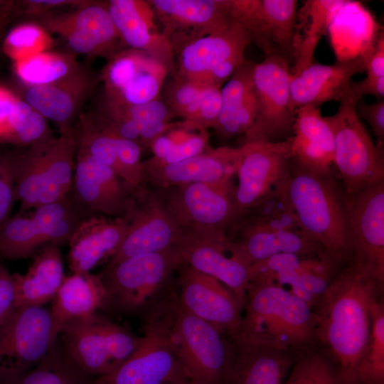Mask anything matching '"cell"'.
Returning <instances> with one entry per match:
<instances>
[{
    "label": "cell",
    "instance_id": "obj_1",
    "mask_svg": "<svg viewBox=\"0 0 384 384\" xmlns=\"http://www.w3.org/2000/svg\"><path fill=\"white\" fill-rule=\"evenodd\" d=\"M384 287L353 265L346 266L329 287L315 309V349L343 384H358L357 371L372 326V305Z\"/></svg>",
    "mask_w": 384,
    "mask_h": 384
},
{
    "label": "cell",
    "instance_id": "obj_2",
    "mask_svg": "<svg viewBox=\"0 0 384 384\" xmlns=\"http://www.w3.org/2000/svg\"><path fill=\"white\" fill-rule=\"evenodd\" d=\"M169 343L197 384H228L235 353L234 337L226 336L189 312L177 289L144 319Z\"/></svg>",
    "mask_w": 384,
    "mask_h": 384
},
{
    "label": "cell",
    "instance_id": "obj_3",
    "mask_svg": "<svg viewBox=\"0 0 384 384\" xmlns=\"http://www.w3.org/2000/svg\"><path fill=\"white\" fill-rule=\"evenodd\" d=\"M291 205L302 233L344 265L352 262L346 196L331 175L291 157L285 177Z\"/></svg>",
    "mask_w": 384,
    "mask_h": 384
},
{
    "label": "cell",
    "instance_id": "obj_4",
    "mask_svg": "<svg viewBox=\"0 0 384 384\" xmlns=\"http://www.w3.org/2000/svg\"><path fill=\"white\" fill-rule=\"evenodd\" d=\"M315 324L304 300L268 282H248L240 334L299 355L315 349Z\"/></svg>",
    "mask_w": 384,
    "mask_h": 384
},
{
    "label": "cell",
    "instance_id": "obj_5",
    "mask_svg": "<svg viewBox=\"0 0 384 384\" xmlns=\"http://www.w3.org/2000/svg\"><path fill=\"white\" fill-rule=\"evenodd\" d=\"M182 262L175 247L107 265L100 275L106 292L102 307L144 319L176 289L172 276Z\"/></svg>",
    "mask_w": 384,
    "mask_h": 384
},
{
    "label": "cell",
    "instance_id": "obj_6",
    "mask_svg": "<svg viewBox=\"0 0 384 384\" xmlns=\"http://www.w3.org/2000/svg\"><path fill=\"white\" fill-rule=\"evenodd\" d=\"M59 338L68 359L94 378L110 373L130 358L143 336L95 313L65 324Z\"/></svg>",
    "mask_w": 384,
    "mask_h": 384
},
{
    "label": "cell",
    "instance_id": "obj_7",
    "mask_svg": "<svg viewBox=\"0 0 384 384\" xmlns=\"http://www.w3.org/2000/svg\"><path fill=\"white\" fill-rule=\"evenodd\" d=\"M251 38L233 20L228 24L188 38L173 48L176 76L221 87L245 61Z\"/></svg>",
    "mask_w": 384,
    "mask_h": 384
},
{
    "label": "cell",
    "instance_id": "obj_8",
    "mask_svg": "<svg viewBox=\"0 0 384 384\" xmlns=\"http://www.w3.org/2000/svg\"><path fill=\"white\" fill-rule=\"evenodd\" d=\"M356 103L346 96L335 114L324 117L334 139L333 164L346 196L384 180V143L374 142L356 112Z\"/></svg>",
    "mask_w": 384,
    "mask_h": 384
},
{
    "label": "cell",
    "instance_id": "obj_9",
    "mask_svg": "<svg viewBox=\"0 0 384 384\" xmlns=\"http://www.w3.org/2000/svg\"><path fill=\"white\" fill-rule=\"evenodd\" d=\"M59 334L50 309L17 308L0 327V384H16L55 348Z\"/></svg>",
    "mask_w": 384,
    "mask_h": 384
},
{
    "label": "cell",
    "instance_id": "obj_10",
    "mask_svg": "<svg viewBox=\"0 0 384 384\" xmlns=\"http://www.w3.org/2000/svg\"><path fill=\"white\" fill-rule=\"evenodd\" d=\"M161 190L164 206L186 233L226 236L238 219L231 185L194 183Z\"/></svg>",
    "mask_w": 384,
    "mask_h": 384
},
{
    "label": "cell",
    "instance_id": "obj_11",
    "mask_svg": "<svg viewBox=\"0 0 384 384\" xmlns=\"http://www.w3.org/2000/svg\"><path fill=\"white\" fill-rule=\"evenodd\" d=\"M290 78L288 60L281 55H269L254 63L256 114L244 142H278L292 137L295 112L290 104Z\"/></svg>",
    "mask_w": 384,
    "mask_h": 384
},
{
    "label": "cell",
    "instance_id": "obj_12",
    "mask_svg": "<svg viewBox=\"0 0 384 384\" xmlns=\"http://www.w3.org/2000/svg\"><path fill=\"white\" fill-rule=\"evenodd\" d=\"M346 196L351 264L384 287V180Z\"/></svg>",
    "mask_w": 384,
    "mask_h": 384
},
{
    "label": "cell",
    "instance_id": "obj_13",
    "mask_svg": "<svg viewBox=\"0 0 384 384\" xmlns=\"http://www.w3.org/2000/svg\"><path fill=\"white\" fill-rule=\"evenodd\" d=\"M50 34L63 38L75 53L109 59L121 50L120 36L105 3L85 1L71 11L35 18Z\"/></svg>",
    "mask_w": 384,
    "mask_h": 384
},
{
    "label": "cell",
    "instance_id": "obj_14",
    "mask_svg": "<svg viewBox=\"0 0 384 384\" xmlns=\"http://www.w3.org/2000/svg\"><path fill=\"white\" fill-rule=\"evenodd\" d=\"M170 70L151 55L124 49L111 56L102 72L105 99L122 105H141L161 98Z\"/></svg>",
    "mask_w": 384,
    "mask_h": 384
},
{
    "label": "cell",
    "instance_id": "obj_15",
    "mask_svg": "<svg viewBox=\"0 0 384 384\" xmlns=\"http://www.w3.org/2000/svg\"><path fill=\"white\" fill-rule=\"evenodd\" d=\"M177 271V294L183 306L223 334L238 335L244 309V303L238 296L216 279L183 262Z\"/></svg>",
    "mask_w": 384,
    "mask_h": 384
},
{
    "label": "cell",
    "instance_id": "obj_16",
    "mask_svg": "<svg viewBox=\"0 0 384 384\" xmlns=\"http://www.w3.org/2000/svg\"><path fill=\"white\" fill-rule=\"evenodd\" d=\"M230 16L242 26L265 55L288 60L294 54L297 1L228 0Z\"/></svg>",
    "mask_w": 384,
    "mask_h": 384
},
{
    "label": "cell",
    "instance_id": "obj_17",
    "mask_svg": "<svg viewBox=\"0 0 384 384\" xmlns=\"http://www.w3.org/2000/svg\"><path fill=\"white\" fill-rule=\"evenodd\" d=\"M238 150V185L233 198L240 216L282 181L292 153L289 138L278 142H244Z\"/></svg>",
    "mask_w": 384,
    "mask_h": 384
},
{
    "label": "cell",
    "instance_id": "obj_18",
    "mask_svg": "<svg viewBox=\"0 0 384 384\" xmlns=\"http://www.w3.org/2000/svg\"><path fill=\"white\" fill-rule=\"evenodd\" d=\"M178 247L183 263L224 284L245 304L251 264L228 235L186 233Z\"/></svg>",
    "mask_w": 384,
    "mask_h": 384
},
{
    "label": "cell",
    "instance_id": "obj_19",
    "mask_svg": "<svg viewBox=\"0 0 384 384\" xmlns=\"http://www.w3.org/2000/svg\"><path fill=\"white\" fill-rule=\"evenodd\" d=\"M141 198L129 216L126 236L107 265L124 258L178 247L186 233L173 219L159 196Z\"/></svg>",
    "mask_w": 384,
    "mask_h": 384
},
{
    "label": "cell",
    "instance_id": "obj_20",
    "mask_svg": "<svg viewBox=\"0 0 384 384\" xmlns=\"http://www.w3.org/2000/svg\"><path fill=\"white\" fill-rule=\"evenodd\" d=\"M143 341L134 353L113 371L90 384H172L190 380L166 340L143 326Z\"/></svg>",
    "mask_w": 384,
    "mask_h": 384
},
{
    "label": "cell",
    "instance_id": "obj_21",
    "mask_svg": "<svg viewBox=\"0 0 384 384\" xmlns=\"http://www.w3.org/2000/svg\"><path fill=\"white\" fill-rule=\"evenodd\" d=\"M73 184L78 202L87 209L113 218H127L139 193L110 167L78 153Z\"/></svg>",
    "mask_w": 384,
    "mask_h": 384
},
{
    "label": "cell",
    "instance_id": "obj_22",
    "mask_svg": "<svg viewBox=\"0 0 384 384\" xmlns=\"http://www.w3.org/2000/svg\"><path fill=\"white\" fill-rule=\"evenodd\" d=\"M238 150L222 146L204 151L170 164L142 162V182L158 188L194 183L231 185L236 173Z\"/></svg>",
    "mask_w": 384,
    "mask_h": 384
},
{
    "label": "cell",
    "instance_id": "obj_23",
    "mask_svg": "<svg viewBox=\"0 0 384 384\" xmlns=\"http://www.w3.org/2000/svg\"><path fill=\"white\" fill-rule=\"evenodd\" d=\"M365 71L362 53L327 65L313 63L291 73L290 104L294 112L301 107H320L329 101L340 102L346 96L349 83L357 73Z\"/></svg>",
    "mask_w": 384,
    "mask_h": 384
},
{
    "label": "cell",
    "instance_id": "obj_24",
    "mask_svg": "<svg viewBox=\"0 0 384 384\" xmlns=\"http://www.w3.org/2000/svg\"><path fill=\"white\" fill-rule=\"evenodd\" d=\"M346 267L326 252L286 254L276 272L262 282L274 284L304 300L314 311L329 287Z\"/></svg>",
    "mask_w": 384,
    "mask_h": 384
},
{
    "label": "cell",
    "instance_id": "obj_25",
    "mask_svg": "<svg viewBox=\"0 0 384 384\" xmlns=\"http://www.w3.org/2000/svg\"><path fill=\"white\" fill-rule=\"evenodd\" d=\"M122 43L146 53L174 71V51L169 38L160 31L147 1L110 0L105 3Z\"/></svg>",
    "mask_w": 384,
    "mask_h": 384
},
{
    "label": "cell",
    "instance_id": "obj_26",
    "mask_svg": "<svg viewBox=\"0 0 384 384\" xmlns=\"http://www.w3.org/2000/svg\"><path fill=\"white\" fill-rule=\"evenodd\" d=\"M172 48L184 40L232 21L228 0H149Z\"/></svg>",
    "mask_w": 384,
    "mask_h": 384
},
{
    "label": "cell",
    "instance_id": "obj_27",
    "mask_svg": "<svg viewBox=\"0 0 384 384\" xmlns=\"http://www.w3.org/2000/svg\"><path fill=\"white\" fill-rule=\"evenodd\" d=\"M129 227L127 218H85L69 239L72 273H88L119 248Z\"/></svg>",
    "mask_w": 384,
    "mask_h": 384
},
{
    "label": "cell",
    "instance_id": "obj_28",
    "mask_svg": "<svg viewBox=\"0 0 384 384\" xmlns=\"http://www.w3.org/2000/svg\"><path fill=\"white\" fill-rule=\"evenodd\" d=\"M94 77L82 67L70 75L51 84L23 85L21 98L46 119L60 129L70 126L84 101L94 88Z\"/></svg>",
    "mask_w": 384,
    "mask_h": 384
},
{
    "label": "cell",
    "instance_id": "obj_29",
    "mask_svg": "<svg viewBox=\"0 0 384 384\" xmlns=\"http://www.w3.org/2000/svg\"><path fill=\"white\" fill-rule=\"evenodd\" d=\"M233 337L235 353L228 384L284 383L298 354L240 334Z\"/></svg>",
    "mask_w": 384,
    "mask_h": 384
},
{
    "label": "cell",
    "instance_id": "obj_30",
    "mask_svg": "<svg viewBox=\"0 0 384 384\" xmlns=\"http://www.w3.org/2000/svg\"><path fill=\"white\" fill-rule=\"evenodd\" d=\"M289 141L292 157L299 163L319 171H331L334 139L320 107L306 105L295 110Z\"/></svg>",
    "mask_w": 384,
    "mask_h": 384
},
{
    "label": "cell",
    "instance_id": "obj_31",
    "mask_svg": "<svg viewBox=\"0 0 384 384\" xmlns=\"http://www.w3.org/2000/svg\"><path fill=\"white\" fill-rule=\"evenodd\" d=\"M254 63L245 61L221 87V105L212 128L222 138L245 134L252 125L256 114L253 88Z\"/></svg>",
    "mask_w": 384,
    "mask_h": 384
},
{
    "label": "cell",
    "instance_id": "obj_32",
    "mask_svg": "<svg viewBox=\"0 0 384 384\" xmlns=\"http://www.w3.org/2000/svg\"><path fill=\"white\" fill-rule=\"evenodd\" d=\"M60 132L59 137L37 144L42 178L38 207L63 199L72 186L75 133L71 126Z\"/></svg>",
    "mask_w": 384,
    "mask_h": 384
},
{
    "label": "cell",
    "instance_id": "obj_33",
    "mask_svg": "<svg viewBox=\"0 0 384 384\" xmlns=\"http://www.w3.org/2000/svg\"><path fill=\"white\" fill-rule=\"evenodd\" d=\"M35 254L25 274H13L17 308L44 306L51 302L65 277L58 244L46 245Z\"/></svg>",
    "mask_w": 384,
    "mask_h": 384
},
{
    "label": "cell",
    "instance_id": "obj_34",
    "mask_svg": "<svg viewBox=\"0 0 384 384\" xmlns=\"http://www.w3.org/2000/svg\"><path fill=\"white\" fill-rule=\"evenodd\" d=\"M220 89L174 75L164 85L163 100L175 116L207 129L218 119Z\"/></svg>",
    "mask_w": 384,
    "mask_h": 384
},
{
    "label": "cell",
    "instance_id": "obj_35",
    "mask_svg": "<svg viewBox=\"0 0 384 384\" xmlns=\"http://www.w3.org/2000/svg\"><path fill=\"white\" fill-rule=\"evenodd\" d=\"M105 296L100 276L90 272L65 276L50 309L60 331L65 324L95 314L103 306Z\"/></svg>",
    "mask_w": 384,
    "mask_h": 384
},
{
    "label": "cell",
    "instance_id": "obj_36",
    "mask_svg": "<svg viewBox=\"0 0 384 384\" xmlns=\"http://www.w3.org/2000/svg\"><path fill=\"white\" fill-rule=\"evenodd\" d=\"M343 0H307L297 14L294 39L295 63L291 73L314 63L316 48L336 15L346 4Z\"/></svg>",
    "mask_w": 384,
    "mask_h": 384
},
{
    "label": "cell",
    "instance_id": "obj_37",
    "mask_svg": "<svg viewBox=\"0 0 384 384\" xmlns=\"http://www.w3.org/2000/svg\"><path fill=\"white\" fill-rule=\"evenodd\" d=\"M234 242L251 265L279 254L326 252L319 243L297 231L243 230L240 239Z\"/></svg>",
    "mask_w": 384,
    "mask_h": 384
},
{
    "label": "cell",
    "instance_id": "obj_38",
    "mask_svg": "<svg viewBox=\"0 0 384 384\" xmlns=\"http://www.w3.org/2000/svg\"><path fill=\"white\" fill-rule=\"evenodd\" d=\"M100 112L118 126L130 123L139 136L141 146H150L171 126V119L175 117L161 98L141 105H122L105 99Z\"/></svg>",
    "mask_w": 384,
    "mask_h": 384
},
{
    "label": "cell",
    "instance_id": "obj_39",
    "mask_svg": "<svg viewBox=\"0 0 384 384\" xmlns=\"http://www.w3.org/2000/svg\"><path fill=\"white\" fill-rule=\"evenodd\" d=\"M286 175L275 188L244 210L233 226L241 225L242 230L302 232L287 193Z\"/></svg>",
    "mask_w": 384,
    "mask_h": 384
},
{
    "label": "cell",
    "instance_id": "obj_40",
    "mask_svg": "<svg viewBox=\"0 0 384 384\" xmlns=\"http://www.w3.org/2000/svg\"><path fill=\"white\" fill-rule=\"evenodd\" d=\"M208 139L206 129L193 122L172 123L151 142L154 157L149 161L161 165L181 161L206 150Z\"/></svg>",
    "mask_w": 384,
    "mask_h": 384
},
{
    "label": "cell",
    "instance_id": "obj_41",
    "mask_svg": "<svg viewBox=\"0 0 384 384\" xmlns=\"http://www.w3.org/2000/svg\"><path fill=\"white\" fill-rule=\"evenodd\" d=\"M81 67L75 55L49 50L14 63L16 75L25 86L53 83L70 75Z\"/></svg>",
    "mask_w": 384,
    "mask_h": 384
},
{
    "label": "cell",
    "instance_id": "obj_42",
    "mask_svg": "<svg viewBox=\"0 0 384 384\" xmlns=\"http://www.w3.org/2000/svg\"><path fill=\"white\" fill-rule=\"evenodd\" d=\"M46 245L48 242L43 229L31 215L9 218L0 226V256L2 257L26 258Z\"/></svg>",
    "mask_w": 384,
    "mask_h": 384
},
{
    "label": "cell",
    "instance_id": "obj_43",
    "mask_svg": "<svg viewBox=\"0 0 384 384\" xmlns=\"http://www.w3.org/2000/svg\"><path fill=\"white\" fill-rule=\"evenodd\" d=\"M370 338L357 371L358 384H384V294L372 305Z\"/></svg>",
    "mask_w": 384,
    "mask_h": 384
},
{
    "label": "cell",
    "instance_id": "obj_44",
    "mask_svg": "<svg viewBox=\"0 0 384 384\" xmlns=\"http://www.w3.org/2000/svg\"><path fill=\"white\" fill-rule=\"evenodd\" d=\"M31 217L41 227L48 244H58L70 238L82 218L68 196L63 199L34 208Z\"/></svg>",
    "mask_w": 384,
    "mask_h": 384
},
{
    "label": "cell",
    "instance_id": "obj_45",
    "mask_svg": "<svg viewBox=\"0 0 384 384\" xmlns=\"http://www.w3.org/2000/svg\"><path fill=\"white\" fill-rule=\"evenodd\" d=\"M92 379L68 359L58 343L55 348L16 384H90Z\"/></svg>",
    "mask_w": 384,
    "mask_h": 384
},
{
    "label": "cell",
    "instance_id": "obj_46",
    "mask_svg": "<svg viewBox=\"0 0 384 384\" xmlns=\"http://www.w3.org/2000/svg\"><path fill=\"white\" fill-rule=\"evenodd\" d=\"M53 46L51 34L39 23L31 22L21 24L8 33L4 50L15 63L48 51Z\"/></svg>",
    "mask_w": 384,
    "mask_h": 384
},
{
    "label": "cell",
    "instance_id": "obj_47",
    "mask_svg": "<svg viewBox=\"0 0 384 384\" xmlns=\"http://www.w3.org/2000/svg\"><path fill=\"white\" fill-rule=\"evenodd\" d=\"M284 384H343L316 349L297 356Z\"/></svg>",
    "mask_w": 384,
    "mask_h": 384
},
{
    "label": "cell",
    "instance_id": "obj_48",
    "mask_svg": "<svg viewBox=\"0 0 384 384\" xmlns=\"http://www.w3.org/2000/svg\"><path fill=\"white\" fill-rule=\"evenodd\" d=\"M15 200L13 154H0V226L8 220Z\"/></svg>",
    "mask_w": 384,
    "mask_h": 384
},
{
    "label": "cell",
    "instance_id": "obj_49",
    "mask_svg": "<svg viewBox=\"0 0 384 384\" xmlns=\"http://www.w3.org/2000/svg\"><path fill=\"white\" fill-rule=\"evenodd\" d=\"M21 98L0 87V142L9 143Z\"/></svg>",
    "mask_w": 384,
    "mask_h": 384
},
{
    "label": "cell",
    "instance_id": "obj_50",
    "mask_svg": "<svg viewBox=\"0 0 384 384\" xmlns=\"http://www.w3.org/2000/svg\"><path fill=\"white\" fill-rule=\"evenodd\" d=\"M358 117L365 119L370 127L377 142L384 143V99L367 103L363 99L356 105Z\"/></svg>",
    "mask_w": 384,
    "mask_h": 384
},
{
    "label": "cell",
    "instance_id": "obj_51",
    "mask_svg": "<svg viewBox=\"0 0 384 384\" xmlns=\"http://www.w3.org/2000/svg\"><path fill=\"white\" fill-rule=\"evenodd\" d=\"M16 307L13 274L0 262V327L10 318Z\"/></svg>",
    "mask_w": 384,
    "mask_h": 384
},
{
    "label": "cell",
    "instance_id": "obj_52",
    "mask_svg": "<svg viewBox=\"0 0 384 384\" xmlns=\"http://www.w3.org/2000/svg\"><path fill=\"white\" fill-rule=\"evenodd\" d=\"M85 1L83 0H26L20 1V7L16 6L14 11L18 14L29 16L35 18L53 12L57 8L75 7Z\"/></svg>",
    "mask_w": 384,
    "mask_h": 384
},
{
    "label": "cell",
    "instance_id": "obj_53",
    "mask_svg": "<svg viewBox=\"0 0 384 384\" xmlns=\"http://www.w3.org/2000/svg\"><path fill=\"white\" fill-rule=\"evenodd\" d=\"M362 55L366 76L384 77V36L383 33L378 35L369 48L362 53Z\"/></svg>",
    "mask_w": 384,
    "mask_h": 384
},
{
    "label": "cell",
    "instance_id": "obj_54",
    "mask_svg": "<svg viewBox=\"0 0 384 384\" xmlns=\"http://www.w3.org/2000/svg\"><path fill=\"white\" fill-rule=\"evenodd\" d=\"M366 95H373L378 100L383 99L384 77L370 78L366 76L360 81H351L346 97L358 102Z\"/></svg>",
    "mask_w": 384,
    "mask_h": 384
},
{
    "label": "cell",
    "instance_id": "obj_55",
    "mask_svg": "<svg viewBox=\"0 0 384 384\" xmlns=\"http://www.w3.org/2000/svg\"><path fill=\"white\" fill-rule=\"evenodd\" d=\"M14 11V3H11V1H0V34Z\"/></svg>",
    "mask_w": 384,
    "mask_h": 384
},
{
    "label": "cell",
    "instance_id": "obj_56",
    "mask_svg": "<svg viewBox=\"0 0 384 384\" xmlns=\"http://www.w3.org/2000/svg\"><path fill=\"white\" fill-rule=\"evenodd\" d=\"M172 384H197V383L191 380H184V381H181L178 383H172Z\"/></svg>",
    "mask_w": 384,
    "mask_h": 384
}]
</instances>
